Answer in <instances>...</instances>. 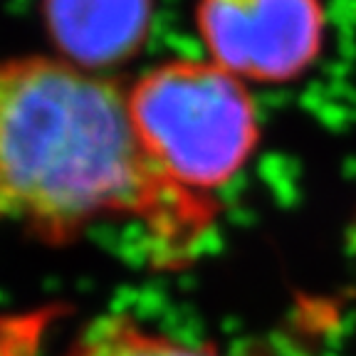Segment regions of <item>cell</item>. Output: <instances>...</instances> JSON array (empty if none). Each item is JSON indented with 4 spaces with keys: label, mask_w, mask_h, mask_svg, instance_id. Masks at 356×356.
<instances>
[{
    "label": "cell",
    "mask_w": 356,
    "mask_h": 356,
    "mask_svg": "<svg viewBox=\"0 0 356 356\" xmlns=\"http://www.w3.org/2000/svg\"><path fill=\"white\" fill-rule=\"evenodd\" d=\"M218 216L216 195L178 186L154 161L127 87L67 60L0 62V222L47 245L131 222L159 270H181Z\"/></svg>",
    "instance_id": "cell-1"
},
{
    "label": "cell",
    "mask_w": 356,
    "mask_h": 356,
    "mask_svg": "<svg viewBox=\"0 0 356 356\" xmlns=\"http://www.w3.org/2000/svg\"><path fill=\"white\" fill-rule=\"evenodd\" d=\"M129 109L154 161L195 193L216 195L260 146V119L243 79L203 60H171L129 87Z\"/></svg>",
    "instance_id": "cell-2"
},
{
    "label": "cell",
    "mask_w": 356,
    "mask_h": 356,
    "mask_svg": "<svg viewBox=\"0 0 356 356\" xmlns=\"http://www.w3.org/2000/svg\"><path fill=\"white\" fill-rule=\"evenodd\" d=\"M322 0H198L195 28L211 62L238 79L302 77L324 44Z\"/></svg>",
    "instance_id": "cell-3"
},
{
    "label": "cell",
    "mask_w": 356,
    "mask_h": 356,
    "mask_svg": "<svg viewBox=\"0 0 356 356\" xmlns=\"http://www.w3.org/2000/svg\"><path fill=\"white\" fill-rule=\"evenodd\" d=\"M154 0H42V17L57 50L70 65L97 67L127 62L144 47Z\"/></svg>",
    "instance_id": "cell-4"
},
{
    "label": "cell",
    "mask_w": 356,
    "mask_h": 356,
    "mask_svg": "<svg viewBox=\"0 0 356 356\" xmlns=\"http://www.w3.org/2000/svg\"><path fill=\"white\" fill-rule=\"evenodd\" d=\"M62 356H257L218 344H193L154 332L127 314H106L89 322Z\"/></svg>",
    "instance_id": "cell-5"
},
{
    "label": "cell",
    "mask_w": 356,
    "mask_h": 356,
    "mask_svg": "<svg viewBox=\"0 0 356 356\" xmlns=\"http://www.w3.org/2000/svg\"><path fill=\"white\" fill-rule=\"evenodd\" d=\"M349 245H351V250H354V257H356V213H354V218H351V225H349Z\"/></svg>",
    "instance_id": "cell-6"
}]
</instances>
